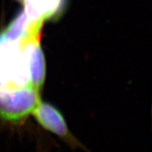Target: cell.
<instances>
[{"mask_svg": "<svg viewBox=\"0 0 152 152\" xmlns=\"http://www.w3.org/2000/svg\"><path fill=\"white\" fill-rule=\"evenodd\" d=\"M30 38L12 40L0 34V90L30 85L26 50Z\"/></svg>", "mask_w": 152, "mask_h": 152, "instance_id": "cell-1", "label": "cell"}, {"mask_svg": "<svg viewBox=\"0 0 152 152\" xmlns=\"http://www.w3.org/2000/svg\"><path fill=\"white\" fill-rule=\"evenodd\" d=\"M39 102V88L30 85L10 90H0V117L18 122L32 113Z\"/></svg>", "mask_w": 152, "mask_h": 152, "instance_id": "cell-2", "label": "cell"}, {"mask_svg": "<svg viewBox=\"0 0 152 152\" xmlns=\"http://www.w3.org/2000/svg\"><path fill=\"white\" fill-rule=\"evenodd\" d=\"M32 113L40 126L61 138L72 148H79L84 149L86 152H91L71 134L64 117L54 106L40 102Z\"/></svg>", "mask_w": 152, "mask_h": 152, "instance_id": "cell-3", "label": "cell"}, {"mask_svg": "<svg viewBox=\"0 0 152 152\" xmlns=\"http://www.w3.org/2000/svg\"><path fill=\"white\" fill-rule=\"evenodd\" d=\"M39 39V37L30 38L26 44V50L30 85L40 89L45 78L46 66Z\"/></svg>", "mask_w": 152, "mask_h": 152, "instance_id": "cell-4", "label": "cell"}, {"mask_svg": "<svg viewBox=\"0 0 152 152\" xmlns=\"http://www.w3.org/2000/svg\"><path fill=\"white\" fill-rule=\"evenodd\" d=\"M17 1H19L20 2H25V0H17Z\"/></svg>", "mask_w": 152, "mask_h": 152, "instance_id": "cell-5", "label": "cell"}]
</instances>
